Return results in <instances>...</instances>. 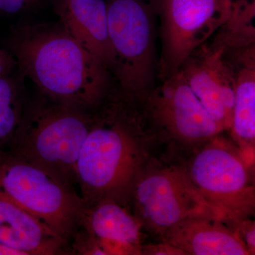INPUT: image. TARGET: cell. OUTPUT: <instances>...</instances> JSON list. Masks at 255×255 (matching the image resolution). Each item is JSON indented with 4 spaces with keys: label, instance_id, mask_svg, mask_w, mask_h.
<instances>
[{
    "label": "cell",
    "instance_id": "1",
    "mask_svg": "<svg viewBox=\"0 0 255 255\" xmlns=\"http://www.w3.org/2000/svg\"><path fill=\"white\" fill-rule=\"evenodd\" d=\"M16 53L25 75L56 103L86 111L108 90L109 69L63 26L25 30Z\"/></svg>",
    "mask_w": 255,
    "mask_h": 255
},
{
    "label": "cell",
    "instance_id": "2",
    "mask_svg": "<svg viewBox=\"0 0 255 255\" xmlns=\"http://www.w3.org/2000/svg\"><path fill=\"white\" fill-rule=\"evenodd\" d=\"M92 121L76 164V179L87 207L104 199L121 203L142 171L140 116L116 106Z\"/></svg>",
    "mask_w": 255,
    "mask_h": 255
},
{
    "label": "cell",
    "instance_id": "3",
    "mask_svg": "<svg viewBox=\"0 0 255 255\" xmlns=\"http://www.w3.org/2000/svg\"><path fill=\"white\" fill-rule=\"evenodd\" d=\"M92 124L85 111L54 102L38 106L20 121L10 150L73 186L79 153Z\"/></svg>",
    "mask_w": 255,
    "mask_h": 255
},
{
    "label": "cell",
    "instance_id": "4",
    "mask_svg": "<svg viewBox=\"0 0 255 255\" xmlns=\"http://www.w3.org/2000/svg\"><path fill=\"white\" fill-rule=\"evenodd\" d=\"M0 191L65 243L75 236L87 209L73 186L10 150H0Z\"/></svg>",
    "mask_w": 255,
    "mask_h": 255
},
{
    "label": "cell",
    "instance_id": "5",
    "mask_svg": "<svg viewBox=\"0 0 255 255\" xmlns=\"http://www.w3.org/2000/svg\"><path fill=\"white\" fill-rule=\"evenodd\" d=\"M107 14L114 55L112 70L124 100L142 104L155 86L158 70L152 13L141 0H113Z\"/></svg>",
    "mask_w": 255,
    "mask_h": 255
},
{
    "label": "cell",
    "instance_id": "6",
    "mask_svg": "<svg viewBox=\"0 0 255 255\" xmlns=\"http://www.w3.org/2000/svg\"><path fill=\"white\" fill-rule=\"evenodd\" d=\"M252 166L238 146L217 135L207 141L185 168L203 198L238 222L255 209Z\"/></svg>",
    "mask_w": 255,
    "mask_h": 255
},
{
    "label": "cell",
    "instance_id": "7",
    "mask_svg": "<svg viewBox=\"0 0 255 255\" xmlns=\"http://www.w3.org/2000/svg\"><path fill=\"white\" fill-rule=\"evenodd\" d=\"M233 0H158L162 53L160 80L177 73L227 21Z\"/></svg>",
    "mask_w": 255,
    "mask_h": 255
},
{
    "label": "cell",
    "instance_id": "8",
    "mask_svg": "<svg viewBox=\"0 0 255 255\" xmlns=\"http://www.w3.org/2000/svg\"><path fill=\"white\" fill-rule=\"evenodd\" d=\"M132 190L142 221L162 235L191 216L214 215L229 219L196 190L185 167H166L146 174L142 171Z\"/></svg>",
    "mask_w": 255,
    "mask_h": 255
},
{
    "label": "cell",
    "instance_id": "9",
    "mask_svg": "<svg viewBox=\"0 0 255 255\" xmlns=\"http://www.w3.org/2000/svg\"><path fill=\"white\" fill-rule=\"evenodd\" d=\"M147 119L184 143H202L224 131L188 85L180 71L154 87L142 102Z\"/></svg>",
    "mask_w": 255,
    "mask_h": 255
},
{
    "label": "cell",
    "instance_id": "10",
    "mask_svg": "<svg viewBox=\"0 0 255 255\" xmlns=\"http://www.w3.org/2000/svg\"><path fill=\"white\" fill-rule=\"evenodd\" d=\"M204 47V46H202ZM191 90L225 130L232 125L236 70L221 47L199 48L179 69Z\"/></svg>",
    "mask_w": 255,
    "mask_h": 255
},
{
    "label": "cell",
    "instance_id": "11",
    "mask_svg": "<svg viewBox=\"0 0 255 255\" xmlns=\"http://www.w3.org/2000/svg\"><path fill=\"white\" fill-rule=\"evenodd\" d=\"M228 221H233L214 215L191 216L169 228L162 237L164 243L186 255H250L238 227L229 226Z\"/></svg>",
    "mask_w": 255,
    "mask_h": 255
},
{
    "label": "cell",
    "instance_id": "12",
    "mask_svg": "<svg viewBox=\"0 0 255 255\" xmlns=\"http://www.w3.org/2000/svg\"><path fill=\"white\" fill-rule=\"evenodd\" d=\"M82 224L105 255L141 254L142 222L122 203L104 199L87 207Z\"/></svg>",
    "mask_w": 255,
    "mask_h": 255
},
{
    "label": "cell",
    "instance_id": "13",
    "mask_svg": "<svg viewBox=\"0 0 255 255\" xmlns=\"http://www.w3.org/2000/svg\"><path fill=\"white\" fill-rule=\"evenodd\" d=\"M0 243L26 255L62 254L65 243L0 191Z\"/></svg>",
    "mask_w": 255,
    "mask_h": 255
},
{
    "label": "cell",
    "instance_id": "14",
    "mask_svg": "<svg viewBox=\"0 0 255 255\" xmlns=\"http://www.w3.org/2000/svg\"><path fill=\"white\" fill-rule=\"evenodd\" d=\"M63 27L109 70L114 55L104 0H68L61 13Z\"/></svg>",
    "mask_w": 255,
    "mask_h": 255
},
{
    "label": "cell",
    "instance_id": "15",
    "mask_svg": "<svg viewBox=\"0 0 255 255\" xmlns=\"http://www.w3.org/2000/svg\"><path fill=\"white\" fill-rule=\"evenodd\" d=\"M255 48L233 54L236 70L231 130L233 140L248 162H254L255 142Z\"/></svg>",
    "mask_w": 255,
    "mask_h": 255
},
{
    "label": "cell",
    "instance_id": "16",
    "mask_svg": "<svg viewBox=\"0 0 255 255\" xmlns=\"http://www.w3.org/2000/svg\"><path fill=\"white\" fill-rule=\"evenodd\" d=\"M255 0L233 1L231 15L212 45L223 48L225 53L255 46Z\"/></svg>",
    "mask_w": 255,
    "mask_h": 255
},
{
    "label": "cell",
    "instance_id": "17",
    "mask_svg": "<svg viewBox=\"0 0 255 255\" xmlns=\"http://www.w3.org/2000/svg\"><path fill=\"white\" fill-rule=\"evenodd\" d=\"M20 121L13 87L7 80L0 78V150L11 142Z\"/></svg>",
    "mask_w": 255,
    "mask_h": 255
},
{
    "label": "cell",
    "instance_id": "18",
    "mask_svg": "<svg viewBox=\"0 0 255 255\" xmlns=\"http://www.w3.org/2000/svg\"><path fill=\"white\" fill-rule=\"evenodd\" d=\"M238 229L241 233V237L246 243L250 255L255 254V230L254 223L251 221L241 220L238 222Z\"/></svg>",
    "mask_w": 255,
    "mask_h": 255
},
{
    "label": "cell",
    "instance_id": "19",
    "mask_svg": "<svg viewBox=\"0 0 255 255\" xmlns=\"http://www.w3.org/2000/svg\"><path fill=\"white\" fill-rule=\"evenodd\" d=\"M141 254L148 255H186L184 252L173 246L164 243L157 246L146 247Z\"/></svg>",
    "mask_w": 255,
    "mask_h": 255
},
{
    "label": "cell",
    "instance_id": "20",
    "mask_svg": "<svg viewBox=\"0 0 255 255\" xmlns=\"http://www.w3.org/2000/svg\"><path fill=\"white\" fill-rule=\"evenodd\" d=\"M25 0H0V9L8 13H16L24 4Z\"/></svg>",
    "mask_w": 255,
    "mask_h": 255
},
{
    "label": "cell",
    "instance_id": "21",
    "mask_svg": "<svg viewBox=\"0 0 255 255\" xmlns=\"http://www.w3.org/2000/svg\"><path fill=\"white\" fill-rule=\"evenodd\" d=\"M0 255H26V254L23 251L0 243Z\"/></svg>",
    "mask_w": 255,
    "mask_h": 255
},
{
    "label": "cell",
    "instance_id": "22",
    "mask_svg": "<svg viewBox=\"0 0 255 255\" xmlns=\"http://www.w3.org/2000/svg\"><path fill=\"white\" fill-rule=\"evenodd\" d=\"M3 70H4V59L0 54V75L2 73Z\"/></svg>",
    "mask_w": 255,
    "mask_h": 255
}]
</instances>
